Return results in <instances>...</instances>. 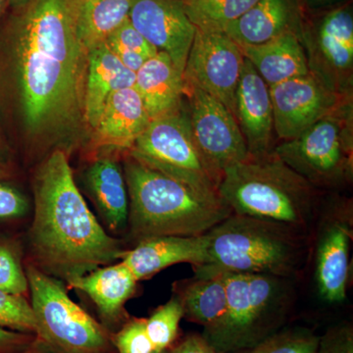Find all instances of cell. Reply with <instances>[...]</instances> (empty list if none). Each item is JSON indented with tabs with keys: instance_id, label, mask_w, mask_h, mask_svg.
<instances>
[{
	"instance_id": "4dcf8cb0",
	"label": "cell",
	"mask_w": 353,
	"mask_h": 353,
	"mask_svg": "<svg viewBox=\"0 0 353 353\" xmlns=\"http://www.w3.org/2000/svg\"><path fill=\"white\" fill-rule=\"evenodd\" d=\"M0 290L18 296L29 290L19 252L12 243L4 241H0Z\"/></svg>"
},
{
	"instance_id": "8992f818",
	"label": "cell",
	"mask_w": 353,
	"mask_h": 353,
	"mask_svg": "<svg viewBox=\"0 0 353 353\" xmlns=\"http://www.w3.org/2000/svg\"><path fill=\"white\" fill-rule=\"evenodd\" d=\"M227 308L201 334L216 353L253 347L280 330L289 306L287 279L262 274H224Z\"/></svg>"
},
{
	"instance_id": "e575fe53",
	"label": "cell",
	"mask_w": 353,
	"mask_h": 353,
	"mask_svg": "<svg viewBox=\"0 0 353 353\" xmlns=\"http://www.w3.org/2000/svg\"><path fill=\"white\" fill-rule=\"evenodd\" d=\"M316 353H353V328L350 323H341L319 336Z\"/></svg>"
},
{
	"instance_id": "52a82bcc",
	"label": "cell",
	"mask_w": 353,
	"mask_h": 353,
	"mask_svg": "<svg viewBox=\"0 0 353 353\" xmlns=\"http://www.w3.org/2000/svg\"><path fill=\"white\" fill-rule=\"evenodd\" d=\"M39 340L54 353H111L108 330L74 303L62 281L36 265L26 268Z\"/></svg>"
},
{
	"instance_id": "2e32d148",
	"label": "cell",
	"mask_w": 353,
	"mask_h": 353,
	"mask_svg": "<svg viewBox=\"0 0 353 353\" xmlns=\"http://www.w3.org/2000/svg\"><path fill=\"white\" fill-rule=\"evenodd\" d=\"M208 234L201 236H159L138 241L123 255L122 261L136 280L152 277L158 272L179 263L199 266L208 256Z\"/></svg>"
},
{
	"instance_id": "cb8c5ba5",
	"label": "cell",
	"mask_w": 353,
	"mask_h": 353,
	"mask_svg": "<svg viewBox=\"0 0 353 353\" xmlns=\"http://www.w3.org/2000/svg\"><path fill=\"white\" fill-rule=\"evenodd\" d=\"M239 48L269 88L310 74L301 39L294 32L264 43Z\"/></svg>"
},
{
	"instance_id": "f35d334b",
	"label": "cell",
	"mask_w": 353,
	"mask_h": 353,
	"mask_svg": "<svg viewBox=\"0 0 353 353\" xmlns=\"http://www.w3.org/2000/svg\"><path fill=\"white\" fill-rule=\"evenodd\" d=\"M17 353H54L52 350H50L43 341L41 340H37L36 343L32 345L31 347L28 348V350H23V352H17Z\"/></svg>"
},
{
	"instance_id": "603a6c76",
	"label": "cell",
	"mask_w": 353,
	"mask_h": 353,
	"mask_svg": "<svg viewBox=\"0 0 353 353\" xmlns=\"http://www.w3.org/2000/svg\"><path fill=\"white\" fill-rule=\"evenodd\" d=\"M83 180L109 229L115 233L126 230L129 196L120 165L111 158H99L85 169Z\"/></svg>"
},
{
	"instance_id": "4fadbf2b",
	"label": "cell",
	"mask_w": 353,
	"mask_h": 353,
	"mask_svg": "<svg viewBox=\"0 0 353 353\" xmlns=\"http://www.w3.org/2000/svg\"><path fill=\"white\" fill-rule=\"evenodd\" d=\"M274 131L283 141L297 138L316 122L352 102L308 74L270 88Z\"/></svg>"
},
{
	"instance_id": "8fae6325",
	"label": "cell",
	"mask_w": 353,
	"mask_h": 353,
	"mask_svg": "<svg viewBox=\"0 0 353 353\" xmlns=\"http://www.w3.org/2000/svg\"><path fill=\"white\" fill-rule=\"evenodd\" d=\"M309 72L332 92L352 97L353 16L339 7L320 20L314 31L303 28L301 36Z\"/></svg>"
},
{
	"instance_id": "9a60e30c",
	"label": "cell",
	"mask_w": 353,
	"mask_h": 353,
	"mask_svg": "<svg viewBox=\"0 0 353 353\" xmlns=\"http://www.w3.org/2000/svg\"><path fill=\"white\" fill-rule=\"evenodd\" d=\"M234 116L250 155L273 152L275 131L270 88L245 58L234 97Z\"/></svg>"
},
{
	"instance_id": "5b68a950",
	"label": "cell",
	"mask_w": 353,
	"mask_h": 353,
	"mask_svg": "<svg viewBox=\"0 0 353 353\" xmlns=\"http://www.w3.org/2000/svg\"><path fill=\"white\" fill-rule=\"evenodd\" d=\"M296 232L280 223L232 213L206 233L208 256L194 267L196 278L228 273L289 278L303 259Z\"/></svg>"
},
{
	"instance_id": "44dd1931",
	"label": "cell",
	"mask_w": 353,
	"mask_h": 353,
	"mask_svg": "<svg viewBox=\"0 0 353 353\" xmlns=\"http://www.w3.org/2000/svg\"><path fill=\"white\" fill-rule=\"evenodd\" d=\"M67 284L90 296L108 329L124 317L125 304L136 292L138 281L127 265L121 261L99 267Z\"/></svg>"
},
{
	"instance_id": "b9f144b4",
	"label": "cell",
	"mask_w": 353,
	"mask_h": 353,
	"mask_svg": "<svg viewBox=\"0 0 353 353\" xmlns=\"http://www.w3.org/2000/svg\"><path fill=\"white\" fill-rule=\"evenodd\" d=\"M6 6H8V0H0V17H1Z\"/></svg>"
},
{
	"instance_id": "ba28073f",
	"label": "cell",
	"mask_w": 353,
	"mask_h": 353,
	"mask_svg": "<svg viewBox=\"0 0 353 353\" xmlns=\"http://www.w3.org/2000/svg\"><path fill=\"white\" fill-rule=\"evenodd\" d=\"M352 136L350 102L273 150L316 189H336L352 180Z\"/></svg>"
},
{
	"instance_id": "5bb4252c",
	"label": "cell",
	"mask_w": 353,
	"mask_h": 353,
	"mask_svg": "<svg viewBox=\"0 0 353 353\" xmlns=\"http://www.w3.org/2000/svg\"><path fill=\"white\" fill-rule=\"evenodd\" d=\"M129 21L158 51L167 53L183 73L196 27L183 0H134Z\"/></svg>"
},
{
	"instance_id": "7c38bea8",
	"label": "cell",
	"mask_w": 353,
	"mask_h": 353,
	"mask_svg": "<svg viewBox=\"0 0 353 353\" xmlns=\"http://www.w3.org/2000/svg\"><path fill=\"white\" fill-rule=\"evenodd\" d=\"M245 57L225 32L196 29L183 73L185 88H196L234 113V97Z\"/></svg>"
},
{
	"instance_id": "e0dca14e",
	"label": "cell",
	"mask_w": 353,
	"mask_h": 353,
	"mask_svg": "<svg viewBox=\"0 0 353 353\" xmlns=\"http://www.w3.org/2000/svg\"><path fill=\"white\" fill-rule=\"evenodd\" d=\"M303 28L299 0H257L223 32L239 46H256L287 32L301 39Z\"/></svg>"
},
{
	"instance_id": "83f0119b",
	"label": "cell",
	"mask_w": 353,
	"mask_h": 353,
	"mask_svg": "<svg viewBox=\"0 0 353 353\" xmlns=\"http://www.w3.org/2000/svg\"><path fill=\"white\" fill-rule=\"evenodd\" d=\"M319 336L305 328L279 330L253 347L232 353H316Z\"/></svg>"
},
{
	"instance_id": "277c9868",
	"label": "cell",
	"mask_w": 353,
	"mask_h": 353,
	"mask_svg": "<svg viewBox=\"0 0 353 353\" xmlns=\"http://www.w3.org/2000/svg\"><path fill=\"white\" fill-rule=\"evenodd\" d=\"M218 194L234 214L307 226L314 215L317 189L284 163L275 152L248 158L223 173Z\"/></svg>"
},
{
	"instance_id": "836d02e7",
	"label": "cell",
	"mask_w": 353,
	"mask_h": 353,
	"mask_svg": "<svg viewBox=\"0 0 353 353\" xmlns=\"http://www.w3.org/2000/svg\"><path fill=\"white\" fill-rule=\"evenodd\" d=\"M30 203L19 190L0 182V224L19 220L29 213Z\"/></svg>"
},
{
	"instance_id": "d6a6232c",
	"label": "cell",
	"mask_w": 353,
	"mask_h": 353,
	"mask_svg": "<svg viewBox=\"0 0 353 353\" xmlns=\"http://www.w3.org/2000/svg\"><path fill=\"white\" fill-rule=\"evenodd\" d=\"M106 43L109 46H117L124 50L134 51L148 59L154 57L158 52L157 48H154L141 32L137 31L129 20L109 37Z\"/></svg>"
},
{
	"instance_id": "ee69618b",
	"label": "cell",
	"mask_w": 353,
	"mask_h": 353,
	"mask_svg": "<svg viewBox=\"0 0 353 353\" xmlns=\"http://www.w3.org/2000/svg\"><path fill=\"white\" fill-rule=\"evenodd\" d=\"M2 161V152H1V150H0V162Z\"/></svg>"
},
{
	"instance_id": "f1b7e54d",
	"label": "cell",
	"mask_w": 353,
	"mask_h": 353,
	"mask_svg": "<svg viewBox=\"0 0 353 353\" xmlns=\"http://www.w3.org/2000/svg\"><path fill=\"white\" fill-rule=\"evenodd\" d=\"M183 317L182 303L176 296L158 307L148 319H145L146 332L154 350L172 347L178 336L179 326Z\"/></svg>"
},
{
	"instance_id": "484cf974",
	"label": "cell",
	"mask_w": 353,
	"mask_h": 353,
	"mask_svg": "<svg viewBox=\"0 0 353 353\" xmlns=\"http://www.w3.org/2000/svg\"><path fill=\"white\" fill-rule=\"evenodd\" d=\"M183 316L204 327V331L215 327L227 308L225 275L211 278H196L185 285L178 294Z\"/></svg>"
},
{
	"instance_id": "6da1fadb",
	"label": "cell",
	"mask_w": 353,
	"mask_h": 353,
	"mask_svg": "<svg viewBox=\"0 0 353 353\" xmlns=\"http://www.w3.org/2000/svg\"><path fill=\"white\" fill-rule=\"evenodd\" d=\"M15 13L12 39L26 129L37 138H66L85 124L88 50L79 36L78 1L32 0Z\"/></svg>"
},
{
	"instance_id": "3957f363",
	"label": "cell",
	"mask_w": 353,
	"mask_h": 353,
	"mask_svg": "<svg viewBox=\"0 0 353 353\" xmlns=\"http://www.w3.org/2000/svg\"><path fill=\"white\" fill-rule=\"evenodd\" d=\"M128 227L138 241L159 236H201L232 214L220 196H209L130 155L124 164Z\"/></svg>"
},
{
	"instance_id": "7402d4cb",
	"label": "cell",
	"mask_w": 353,
	"mask_h": 353,
	"mask_svg": "<svg viewBox=\"0 0 353 353\" xmlns=\"http://www.w3.org/2000/svg\"><path fill=\"white\" fill-rule=\"evenodd\" d=\"M134 87L141 95L152 120L183 108V74L163 51H158L154 57L146 60L136 73Z\"/></svg>"
},
{
	"instance_id": "7a4b0ae2",
	"label": "cell",
	"mask_w": 353,
	"mask_h": 353,
	"mask_svg": "<svg viewBox=\"0 0 353 353\" xmlns=\"http://www.w3.org/2000/svg\"><path fill=\"white\" fill-rule=\"evenodd\" d=\"M30 246L36 266L68 283L122 259L126 250L90 212L63 150L51 152L34 176Z\"/></svg>"
},
{
	"instance_id": "4316f807",
	"label": "cell",
	"mask_w": 353,
	"mask_h": 353,
	"mask_svg": "<svg viewBox=\"0 0 353 353\" xmlns=\"http://www.w3.org/2000/svg\"><path fill=\"white\" fill-rule=\"evenodd\" d=\"M257 0H183L190 20L196 29L224 32Z\"/></svg>"
},
{
	"instance_id": "8d00e7d4",
	"label": "cell",
	"mask_w": 353,
	"mask_h": 353,
	"mask_svg": "<svg viewBox=\"0 0 353 353\" xmlns=\"http://www.w3.org/2000/svg\"><path fill=\"white\" fill-rule=\"evenodd\" d=\"M171 353H216L208 341L199 334H190L176 347H171Z\"/></svg>"
},
{
	"instance_id": "30bf717a",
	"label": "cell",
	"mask_w": 353,
	"mask_h": 353,
	"mask_svg": "<svg viewBox=\"0 0 353 353\" xmlns=\"http://www.w3.org/2000/svg\"><path fill=\"white\" fill-rule=\"evenodd\" d=\"M185 95L192 139L219 185L224 171L250 155L245 139L233 113L222 102L196 88H185Z\"/></svg>"
},
{
	"instance_id": "d4e9b609",
	"label": "cell",
	"mask_w": 353,
	"mask_h": 353,
	"mask_svg": "<svg viewBox=\"0 0 353 353\" xmlns=\"http://www.w3.org/2000/svg\"><path fill=\"white\" fill-rule=\"evenodd\" d=\"M132 2L134 0L78 1V32L85 50L105 43L129 20Z\"/></svg>"
},
{
	"instance_id": "7bdbcfd3",
	"label": "cell",
	"mask_w": 353,
	"mask_h": 353,
	"mask_svg": "<svg viewBox=\"0 0 353 353\" xmlns=\"http://www.w3.org/2000/svg\"><path fill=\"white\" fill-rule=\"evenodd\" d=\"M152 353H171V348H167V350H153Z\"/></svg>"
},
{
	"instance_id": "ab89813d",
	"label": "cell",
	"mask_w": 353,
	"mask_h": 353,
	"mask_svg": "<svg viewBox=\"0 0 353 353\" xmlns=\"http://www.w3.org/2000/svg\"><path fill=\"white\" fill-rule=\"evenodd\" d=\"M31 1L32 0H8V6L11 7L14 12H18L24 9Z\"/></svg>"
},
{
	"instance_id": "9c48e42d",
	"label": "cell",
	"mask_w": 353,
	"mask_h": 353,
	"mask_svg": "<svg viewBox=\"0 0 353 353\" xmlns=\"http://www.w3.org/2000/svg\"><path fill=\"white\" fill-rule=\"evenodd\" d=\"M131 157L209 196H220L218 185L197 150L187 106L150 121L131 148Z\"/></svg>"
},
{
	"instance_id": "d590c367",
	"label": "cell",
	"mask_w": 353,
	"mask_h": 353,
	"mask_svg": "<svg viewBox=\"0 0 353 353\" xmlns=\"http://www.w3.org/2000/svg\"><path fill=\"white\" fill-rule=\"evenodd\" d=\"M38 340L34 334L0 328V353H17L31 347Z\"/></svg>"
},
{
	"instance_id": "60d3db41",
	"label": "cell",
	"mask_w": 353,
	"mask_h": 353,
	"mask_svg": "<svg viewBox=\"0 0 353 353\" xmlns=\"http://www.w3.org/2000/svg\"><path fill=\"white\" fill-rule=\"evenodd\" d=\"M306 3L308 4L309 6L315 7H321L325 6H328V4L334 3V2L339 1V0H304Z\"/></svg>"
},
{
	"instance_id": "ac0fdd59",
	"label": "cell",
	"mask_w": 353,
	"mask_h": 353,
	"mask_svg": "<svg viewBox=\"0 0 353 353\" xmlns=\"http://www.w3.org/2000/svg\"><path fill=\"white\" fill-rule=\"evenodd\" d=\"M350 229L343 221H331L322 230L316 250L315 278L325 303H343L350 275Z\"/></svg>"
},
{
	"instance_id": "74e56055",
	"label": "cell",
	"mask_w": 353,
	"mask_h": 353,
	"mask_svg": "<svg viewBox=\"0 0 353 353\" xmlns=\"http://www.w3.org/2000/svg\"><path fill=\"white\" fill-rule=\"evenodd\" d=\"M109 48L118 57L121 63L124 65L126 68L131 70L134 73H137L145 63L146 60H148V58L139 54V53L134 52V51L124 50V48H117V46H109Z\"/></svg>"
},
{
	"instance_id": "f546056e",
	"label": "cell",
	"mask_w": 353,
	"mask_h": 353,
	"mask_svg": "<svg viewBox=\"0 0 353 353\" xmlns=\"http://www.w3.org/2000/svg\"><path fill=\"white\" fill-rule=\"evenodd\" d=\"M0 328L34 334L39 326L31 303L23 296L0 290Z\"/></svg>"
},
{
	"instance_id": "ffe728a7",
	"label": "cell",
	"mask_w": 353,
	"mask_h": 353,
	"mask_svg": "<svg viewBox=\"0 0 353 353\" xmlns=\"http://www.w3.org/2000/svg\"><path fill=\"white\" fill-rule=\"evenodd\" d=\"M134 82L136 73L121 63L108 43H102L88 50L83 97L85 124L94 130L108 97L117 90L134 87Z\"/></svg>"
},
{
	"instance_id": "1f68e13d",
	"label": "cell",
	"mask_w": 353,
	"mask_h": 353,
	"mask_svg": "<svg viewBox=\"0 0 353 353\" xmlns=\"http://www.w3.org/2000/svg\"><path fill=\"white\" fill-rule=\"evenodd\" d=\"M111 341L118 353H152L154 350L146 332L145 319L139 318L125 323L111 336Z\"/></svg>"
},
{
	"instance_id": "f6af8a7d",
	"label": "cell",
	"mask_w": 353,
	"mask_h": 353,
	"mask_svg": "<svg viewBox=\"0 0 353 353\" xmlns=\"http://www.w3.org/2000/svg\"><path fill=\"white\" fill-rule=\"evenodd\" d=\"M77 1L82 2V1H87V0H77Z\"/></svg>"
},
{
	"instance_id": "d6986e66",
	"label": "cell",
	"mask_w": 353,
	"mask_h": 353,
	"mask_svg": "<svg viewBox=\"0 0 353 353\" xmlns=\"http://www.w3.org/2000/svg\"><path fill=\"white\" fill-rule=\"evenodd\" d=\"M150 121L134 87L117 90L108 97L101 119L92 130L95 145L131 150Z\"/></svg>"
}]
</instances>
